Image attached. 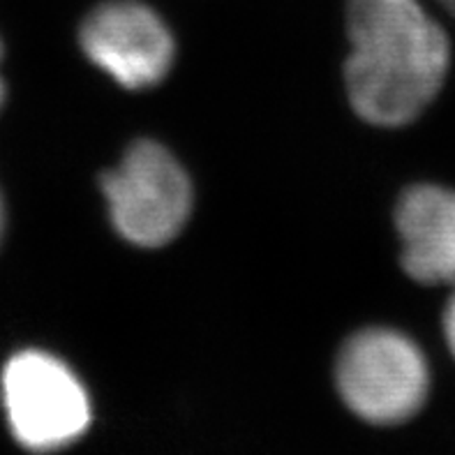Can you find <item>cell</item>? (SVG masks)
Listing matches in <instances>:
<instances>
[{
	"label": "cell",
	"mask_w": 455,
	"mask_h": 455,
	"mask_svg": "<svg viewBox=\"0 0 455 455\" xmlns=\"http://www.w3.org/2000/svg\"><path fill=\"white\" fill-rule=\"evenodd\" d=\"M0 102H3V81H0Z\"/></svg>",
	"instance_id": "10"
},
{
	"label": "cell",
	"mask_w": 455,
	"mask_h": 455,
	"mask_svg": "<svg viewBox=\"0 0 455 455\" xmlns=\"http://www.w3.org/2000/svg\"><path fill=\"white\" fill-rule=\"evenodd\" d=\"M404 271L423 284H455V192L416 185L395 211Z\"/></svg>",
	"instance_id": "6"
},
{
	"label": "cell",
	"mask_w": 455,
	"mask_h": 455,
	"mask_svg": "<svg viewBox=\"0 0 455 455\" xmlns=\"http://www.w3.org/2000/svg\"><path fill=\"white\" fill-rule=\"evenodd\" d=\"M439 3H442V5H444L446 10H449L451 14H453V17H455V0H439Z\"/></svg>",
	"instance_id": "8"
},
{
	"label": "cell",
	"mask_w": 455,
	"mask_h": 455,
	"mask_svg": "<svg viewBox=\"0 0 455 455\" xmlns=\"http://www.w3.org/2000/svg\"><path fill=\"white\" fill-rule=\"evenodd\" d=\"M0 234H3V206H0Z\"/></svg>",
	"instance_id": "9"
},
{
	"label": "cell",
	"mask_w": 455,
	"mask_h": 455,
	"mask_svg": "<svg viewBox=\"0 0 455 455\" xmlns=\"http://www.w3.org/2000/svg\"><path fill=\"white\" fill-rule=\"evenodd\" d=\"M111 222L125 241L160 248L179 236L192 211V185L167 148L139 141L104 176Z\"/></svg>",
	"instance_id": "3"
},
{
	"label": "cell",
	"mask_w": 455,
	"mask_h": 455,
	"mask_svg": "<svg viewBox=\"0 0 455 455\" xmlns=\"http://www.w3.org/2000/svg\"><path fill=\"white\" fill-rule=\"evenodd\" d=\"M430 375L421 349L391 329H365L338 358V388L347 407L377 426L403 423L426 403Z\"/></svg>",
	"instance_id": "2"
},
{
	"label": "cell",
	"mask_w": 455,
	"mask_h": 455,
	"mask_svg": "<svg viewBox=\"0 0 455 455\" xmlns=\"http://www.w3.org/2000/svg\"><path fill=\"white\" fill-rule=\"evenodd\" d=\"M349 37L347 91L368 123L414 121L444 86L449 40L419 0H349Z\"/></svg>",
	"instance_id": "1"
},
{
	"label": "cell",
	"mask_w": 455,
	"mask_h": 455,
	"mask_svg": "<svg viewBox=\"0 0 455 455\" xmlns=\"http://www.w3.org/2000/svg\"><path fill=\"white\" fill-rule=\"evenodd\" d=\"M3 403L17 442L35 453L75 444L91 426V400L76 375L46 352H21L3 370Z\"/></svg>",
	"instance_id": "4"
},
{
	"label": "cell",
	"mask_w": 455,
	"mask_h": 455,
	"mask_svg": "<svg viewBox=\"0 0 455 455\" xmlns=\"http://www.w3.org/2000/svg\"><path fill=\"white\" fill-rule=\"evenodd\" d=\"M88 60L123 88H148L167 76L173 63V37L167 23L144 3L109 0L81 26Z\"/></svg>",
	"instance_id": "5"
},
{
	"label": "cell",
	"mask_w": 455,
	"mask_h": 455,
	"mask_svg": "<svg viewBox=\"0 0 455 455\" xmlns=\"http://www.w3.org/2000/svg\"><path fill=\"white\" fill-rule=\"evenodd\" d=\"M444 333H446V342H449L451 354L455 356V294L453 299L449 300V306H446V312H444Z\"/></svg>",
	"instance_id": "7"
}]
</instances>
